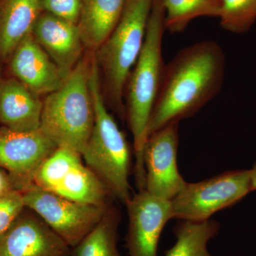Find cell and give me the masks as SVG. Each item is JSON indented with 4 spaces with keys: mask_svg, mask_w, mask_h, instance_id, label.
<instances>
[{
    "mask_svg": "<svg viewBox=\"0 0 256 256\" xmlns=\"http://www.w3.org/2000/svg\"><path fill=\"white\" fill-rule=\"evenodd\" d=\"M25 206L73 248L100 222L110 207L84 204L33 185L22 192Z\"/></svg>",
    "mask_w": 256,
    "mask_h": 256,
    "instance_id": "obj_7",
    "label": "cell"
},
{
    "mask_svg": "<svg viewBox=\"0 0 256 256\" xmlns=\"http://www.w3.org/2000/svg\"><path fill=\"white\" fill-rule=\"evenodd\" d=\"M252 192L250 170L226 172L196 183L186 182L170 201L172 218L202 222L234 206Z\"/></svg>",
    "mask_w": 256,
    "mask_h": 256,
    "instance_id": "obj_6",
    "label": "cell"
},
{
    "mask_svg": "<svg viewBox=\"0 0 256 256\" xmlns=\"http://www.w3.org/2000/svg\"><path fill=\"white\" fill-rule=\"evenodd\" d=\"M12 182L8 173L0 168V196L14 190Z\"/></svg>",
    "mask_w": 256,
    "mask_h": 256,
    "instance_id": "obj_25",
    "label": "cell"
},
{
    "mask_svg": "<svg viewBox=\"0 0 256 256\" xmlns=\"http://www.w3.org/2000/svg\"><path fill=\"white\" fill-rule=\"evenodd\" d=\"M127 0H85L78 28L84 46L95 52L117 26Z\"/></svg>",
    "mask_w": 256,
    "mask_h": 256,
    "instance_id": "obj_16",
    "label": "cell"
},
{
    "mask_svg": "<svg viewBox=\"0 0 256 256\" xmlns=\"http://www.w3.org/2000/svg\"><path fill=\"white\" fill-rule=\"evenodd\" d=\"M53 192L78 203L106 207H109L108 197L112 196L100 178L82 162L70 170Z\"/></svg>",
    "mask_w": 256,
    "mask_h": 256,
    "instance_id": "obj_17",
    "label": "cell"
},
{
    "mask_svg": "<svg viewBox=\"0 0 256 256\" xmlns=\"http://www.w3.org/2000/svg\"><path fill=\"white\" fill-rule=\"evenodd\" d=\"M32 34L66 79L84 57L86 48L77 24L42 12Z\"/></svg>",
    "mask_w": 256,
    "mask_h": 256,
    "instance_id": "obj_12",
    "label": "cell"
},
{
    "mask_svg": "<svg viewBox=\"0 0 256 256\" xmlns=\"http://www.w3.org/2000/svg\"><path fill=\"white\" fill-rule=\"evenodd\" d=\"M165 28L172 34L182 33L192 20L220 18V0H162Z\"/></svg>",
    "mask_w": 256,
    "mask_h": 256,
    "instance_id": "obj_20",
    "label": "cell"
},
{
    "mask_svg": "<svg viewBox=\"0 0 256 256\" xmlns=\"http://www.w3.org/2000/svg\"><path fill=\"white\" fill-rule=\"evenodd\" d=\"M57 148L41 130L18 132L0 128V168L8 173L18 191L33 186L40 166Z\"/></svg>",
    "mask_w": 256,
    "mask_h": 256,
    "instance_id": "obj_8",
    "label": "cell"
},
{
    "mask_svg": "<svg viewBox=\"0 0 256 256\" xmlns=\"http://www.w3.org/2000/svg\"><path fill=\"white\" fill-rule=\"evenodd\" d=\"M225 64L224 50L214 41L204 40L180 50L165 66L148 137L192 117L213 100L223 86Z\"/></svg>",
    "mask_w": 256,
    "mask_h": 256,
    "instance_id": "obj_1",
    "label": "cell"
},
{
    "mask_svg": "<svg viewBox=\"0 0 256 256\" xmlns=\"http://www.w3.org/2000/svg\"><path fill=\"white\" fill-rule=\"evenodd\" d=\"M181 220L173 230L176 242L164 252V256H212L207 246L220 232V224L210 220Z\"/></svg>",
    "mask_w": 256,
    "mask_h": 256,
    "instance_id": "obj_18",
    "label": "cell"
},
{
    "mask_svg": "<svg viewBox=\"0 0 256 256\" xmlns=\"http://www.w3.org/2000/svg\"><path fill=\"white\" fill-rule=\"evenodd\" d=\"M119 215L110 208L98 224L72 248V256H122L118 248Z\"/></svg>",
    "mask_w": 256,
    "mask_h": 256,
    "instance_id": "obj_19",
    "label": "cell"
},
{
    "mask_svg": "<svg viewBox=\"0 0 256 256\" xmlns=\"http://www.w3.org/2000/svg\"><path fill=\"white\" fill-rule=\"evenodd\" d=\"M220 1V26L232 33H246L256 21V0Z\"/></svg>",
    "mask_w": 256,
    "mask_h": 256,
    "instance_id": "obj_22",
    "label": "cell"
},
{
    "mask_svg": "<svg viewBox=\"0 0 256 256\" xmlns=\"http://www.w3.org/2000/svg\"><path fill=\"white\" fill-rule=\"evenodd\" d=\"M0 256H72V248L34 212L25 208L0 237Z\"/></svg>",
    "mask_w": 256,
    "mask_h": 256,
    "instance_id": "obj_11",
    "label": "cell"
},
{
    "mask_svg": "<svg viewBox=\"0 0 256 256\" xmlns=\"http://www.w3.org/2000/svg\"><path fill=\"white\" fill-rule=\"evenodd\" d=\"M178 124L172 122L150 136L143 150L144 190L169 201L186 183L178 169Z\"/></svg>",
    "mask_w": 256,
    "mask_h": 256,
    "instance_id": "obj_9",
    "label": "cell"
},
{
    "mask_svg": "<svg viewBox=\"0 0 256 256\" xmlns=\"http://www.w3.org/2000/svg\"><path fill=\"white\" fill-rule=\"evenodd\" d=\"M165 10L162 0H153L146 40L139 58L124 86V118L133 138L136 158V180L139 190L146 188L143 150L148 140V126L158 100L165 66L162 40Z\"/></svg>",
    "mask_w": 256,
    "mask_h": 256,
    "instance_id": "obj_2",
    "label": "cell"
},
{
    "mask_svg": "<svg viewBox=\"0 0 256 256\" xmlns=\"http://www.w3.org/2000/svg\"><path fill=\"white\" fill-rule=\"evenodd\" d=\"M8 62L12 76L40 96L55 92L66 80L32 34L18 44Z\"/></svg>",
    "mask_w": 256,
    "mask_h": 256,
    "instance_id": "obj_13",
    "label": "cell"
},
{
    "mask_svg": "<svg viewBox=\"0 0 256 256\" xmlns=\"http://www.w3.org/2000/svg\"><path fill=\"white\" fill-rule=\"evenodd\" d=\"M128 214L126 248L130 256H158L163 228L172 220L169 200L140 190L126 204Z\"/></svg>",
    "mask_w": 256,
    "mask_h": 256,
    "instance_id": "obj_10",
    "label": "cell"
},
{
    "mask_svg": "<svg viewBox=\"0 0 256 256\" xmlns=\"http://www.w3.org/2000/svg\"><path fill=\"white\" fill-rule=\"evenodd\" d=\"M42 12L40 0H0V62L31 34Z\"/></svg>",
    "mask_w": 256,
    "mask_h": 256,
    "instance_id": "obj_15",
    "label": "cell"
},
{
    "mask_svg": "<svg viewBox=\"0 0 256 256\" xmlns=\"http://www.w3.org/2000/svg\"><path fill=\"white\" fill-rule=\"evenodd\" d=\"M250 171V178H252V192L256 190V163L254 164V168Z\"/></svg>",
    "mask_w": 256,
    "mask_h": 256,
    "instance_id": "obj_26",
    "label": "cell"
},
{
    "mask_svg": "<svg viewBox=\"0 0 256 256\" xmlns=\"http://www.w3.org/2000/svg\"><path fill=\"white\" fill-rule=\"evenodd\" d=\"M90 85L95 122L82 156L112 196L126 204L132 196L129 182L131 150L126 136L108 109L95 52H92Z\"/></svg>",
    "mask_w": 256,
    "mask_h": 256,
    "instance_id": "obj_4",
    "label": "cell"
},
{
    "mask_svg": "<svg viewBox=\"0 0 256 256\" xmlns=\"http://www.w3.org/2000/svg\"><path fill=\"white\" fill-rule=\"evenodd\" d=\"M43 100L18 79L0 84V124L18 132H34L41 127Z\"/></svg>",
    "mask_w": 256,
    "mask_h": 256,
    "instance_id": "obj_14",
    "label": "cell"
},
{
    "mask_svg": "<svg viewBox=\"0 0 256 256\" xmlns=\"http://www.w3.org/2000/svg\"><path fill=\"white\" fill-rule=\"evenodd\" d=\"M25 206L22 194L14 190L0 196V237L14 224Z\"/></svg>",
    "mask_w": 256,
    "mask_h": 256,
    "instance_id": "obj_23",
    "label": "cell"
},
{
    "mask_svg": "<svg viewBox=\"0 0 256 256\" xmlns=\"http://www.w3.org/2000/svg\"><path fill=\"white\" fill-rule=\"evenodd\" d=\"M85 0H40L42 12L72 22L78 23Z\"/></svg>",
    "mask_w": 256,
    "mask_h": 256,
    "instance_id": "obj_24",
    "label": "cell"
},
{
    "mask_svg": "<svg viewBox=\"0 0 256 256\" xmlns=\"http://www.w3.org/2000/svg\"><path fill=\"white\" fill-rule=\"evenodd\" d=\"M2 68L1 67H0V84L2 82Z\"/></svg>",
    "mask_w": 256,
    "mask_h": 256,
    "instance_id": "obj_27",
    "label": "cell"
},
{
    "mask_svg": "<svg viewBox=\"0 0 256 256\" xmlns=\"http://www.w3.org/2000/svg\"><path fill=\"white\" fill-rule=\"evenodd\" d=\"M80 154L66 148H58L40 166L34 185L54 192L62 180L76 165L82 162Z\"/></svg>",
    "mask_w": 256,
    "mask_h": 256,
    "instance_id": "obj_21",
    "label": "cell"
},
{
    "mask_svg": "<svg viewBox=\"0 0 256 256\" xmlns=\"http://www.w3.org/2000/svg\"><path fill=\"white\" fill-rule=\"evenodd\" d=\"M152 2L127 0L117 26L95 50L106 104L120 118H124V86L144 46Z\"/></svg>",
    "mask_w": 256,
    "mask_h": 256,
    "instance_id": "obj_5",
    "label": "cell"
},
{
    "mask_svg": "<svg viewBox=\"0 0 256 256\" xmlns=\"http://www.w3.org/2000/svg\"><path fill=\"white\" fill-rule=\"evenodd\" d=\"M92 52L84 56L62 86L43 100L40 130L57 148L80 156L95 122L90 85Z\"/></svg>",
    "mask_w": 256,
    "mask_h": 256,
    "instance_id": "obj_3",
    "label": "cell"
}]
</instances>
